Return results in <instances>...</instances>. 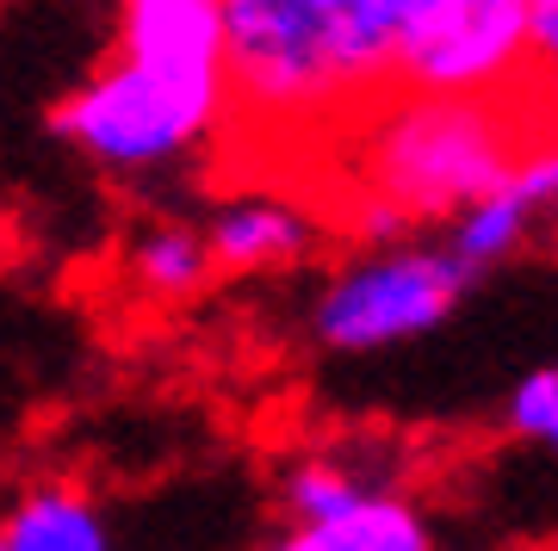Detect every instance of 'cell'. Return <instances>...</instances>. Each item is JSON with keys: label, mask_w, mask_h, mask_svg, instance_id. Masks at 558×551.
<instances>
[{"label": "cell", "mask_w": 558, "mask_h": 551, "mask_svg": "<svg viewBox=\"0 0 558 551\" xmlns=\"http://www.w3.org/2000/svg\"><path fill=\"white\" fill-rule=\"evenodd\" d=\"M416 0H223V131L242 161H304L398 94Z\"/></svg>", "instance_id": "cell-1"}, {"label": "cell", "mask_w": 558, "mask_h": 551, "mask_svg": "<svg viewBox=\"0 0 558 551\" xmlns=\"http://www.w3.org/2000/svg\"><path fill=\"white\" fill-rule=\"evenodd\" d=\"M558 124V106L534 87L515 94H385L354 131H341L317 161H329V193L341 223L366 248L435 230L459 205L502 186Z\"/></svg>", "instance_id": "cell-2"}, {"label": "cell", "mask_w": 558, "mask_h": 551, "mask_svg": "<svg viewBox=\"0 0 558 551\" xmlns=\"http://www.w3.org/2000/svg\"><path fill=\"white\" fill-rule=\"evenodd\" d=\"M50 131L112 174H149L218 137L223 94L149 75L137 62L112 57L50 112Z\"/></svg>", "instance_id": "cell-3"}, {"label": "cell", "mask_w": 558, "mask_h": 551, "mask_svg": "<svg viewBox=\"0 0 558 551\" xmlns=\"http://www.w3.org/2000/svg\"><path fill=\"white\" fill-rule=\"evenodd\" d=\"M472 292V273L440 242L403 236L348 260L311 304V335L323 354H385L398 341L440 329Z\"/></svg>", "instance_id": "cell-4"}, {"label": "cell", "mask_w": 558, "mask_h": 551, "mask_svg": "<svg viewBox=\"0 0 558 551\" xmlns=\"http://www.w3.org/2000/svg\"><path fill=\"white\" fill-rule=\"evenodd\" d=\"M398 87L422 94L527 87V0H416L398 50Z\"/></svg>", "instance_id": "cell-5"}, {"label": "cell", "mask_w": 558, "mask_h": 551, "mask_svg": "<svg viewBox=\"0 0 558 551\" xmlns=\"http://www.w3.org/2000/svg\"><path fill=\"white\" fill-rule=\"evenodd\" d=\"M323 242V223L311 205L286 193H248L230 198L211 223H205V248H211V273H279L299 267Z\"/></svg>", "instance_id": "cell-6"}, {"label": "cell", "mask_w": 558, "mask_h": 551, "mask_svg": "<svg viewBox=\"0 0 558 551\" xmlns=\"http://www.w3.org/2000/svg\"><path fill=\"white\" fill-rule=\"evenodd\" d=\"M440 230H447L440 248H447L472 279H484V273H497V267H509L515 255L534 248L539 242V217H534V198L521 193V180L509 174L502 186L478 193L472 205H459Z\"/></svg>", "instance_id": "cell-7"}, {"label": "cell", "mask_w": 558, "mask_h": 551, "mask_svg": "<svg viewBox=\"0 0 558 551\" xmlns=\"http://www.w3.org/2000/svg\"><path fill=\"white\" fill-rule=\"evenodd\" d=\"M260 551H435V527L422 521L416 502L373 490L360 509L336 514V521H292Z\"/></svg>", "instance_id": "cell-8"}, {"label": "cell", "mask_w": 558, "mask_h": 551, "mask_svg": "<svg viewBox=\"0 0 558 551\" xmlns=\"http://www.w3.org/2000/svg\"><path fill=\"white\" fill-rule=\"evenodd\" d=\"M0 539H7V551H112L100 509L69 483H44V490L20 495Z\"/></svg>", "instance_id": "cell-9"}, {"label": "cell", "mask_w": 558, "mask_h": 551, "mask_svg": "<svg viewBox=\"0 0 558 551\" xmlns=\"http://www.w3.org/2000/svg\"><path fill=\"white\" fill-rule=\"evenodd\" d=\"M131 279H137L149 297H193L211 279V248H205V230H186V223H156L131 242Z\"/></svg>", "instance_id": "cell-10"}, {"label": "cell", "mask_w": 558, "mask_h": 551, "mask_svg": "<svg viewBox=\"0 0 558 551\" xmlns=\"http://www.w3.org/2000/svg\"><path fill=\"white\" fill-rule=\"evenodd\" d=\"M373 490H385V483H373L366 472L341 465V458H299L286 472V514L292 521H336V514L360 509Z\"/></svg>", "instance_id": "cell-11"}, {"label": "cell", "mask_w": 558, "mask_h": 551, "mask_svg": "<svg viewBox=\"0 0 558 551\" xmlns=\"http://www.w3.org/2000/svg\"><path fill=\"white\" fill-rule=\"evenodd\" d=\"M502 428L515 433V440H534V446L558 453V366H534V372L509 391Z\"/></svg>", "instance_id": "cell-12"}, {"label": "cell", "mask_w": 558, "mask_h": 551, "mask_svg": "<svg viewBox=\"0 0 558 551\" xmlns=\"http://www.w3.org/2000/svg\"><path fill=\"white\" fill-rule=\"evenodd\" d=\"M515 180H521V193L534 198L539 242H558V124L539 143H527V156L515 161Z\"/></svg>", "instance_id": "cell-13"}, {"label": "cell", "mask_w": 558, "mask_h": 551, "mask_svg": "<svg viewBox=\"0 0 558 551\" xmlns=\"http://www.w3.org/2000/svg\"><path fill=\"white\" fill-rule=\"evenodd\" d=\"M527 87L558 106V0H527Z\"/></svg>", "instance_id": "cell-14"}, {"label": "cell", "mask_w": 558, "mask_h": 551, "mask_svg": "<svg viewBox=\"0 0 558 551\" xmlns=\"http://www.w3.org/2000/svg\"><path fill=\"white\" fill-rule=\"evenodd\" d=\"M0 551H7V539H0Z\"/></svg>", "instance_id": "cell-15"}]
</instances>
